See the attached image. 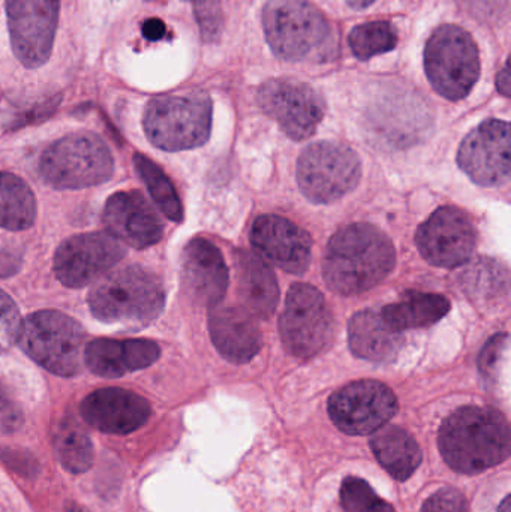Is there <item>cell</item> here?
<instances>
[{
	"instance_id": "obj_1",
	"label": "cell",
	"mask_w": 511,
	"mask_h": 512,
	"mask_svg": "<svg viewBox=\"0 0 511 512\" xmlns=\"http://www.w3.org/2000/svg\"><path fill=\"white\" fill-rule=\"evenodd\" d=\"M396 264L392 240L374 225L351 224L327 245L323 276L341 295H356L380 285Z\"/></svg>"
},
{
	"instance_id": "obj_2",
	"label": "cell",
	"mask_w": 511,
	"mask_h": 512,
	"mask_svg": "<svg viewBox=\"0 0 511 512\" xmlns=\"http://www.w3.org/2000/svg\"><path fill=\"white\" fill-rule=\"evenodd\" d=\"M438 447L453 471L482 474L509 459L510 426L495 409L465 406L444 421Z\"/></svg>"
},
{
	"instance_id": "obj_3",
	"label": "cell",
	"mask_w": 511,
	"mask_h": 512,
	"mask_svg": "<svg viewBox=\"0 0 511 512\" xmlns=\"http://www.w3.org/2000/svg\"><path fill=\"white\" fill-rule=\"evenodd\" d=\"M90 312L98 321L140 330L155 322L165 307V289L156 274L140 265L111 270L93 286Z\"/></svg>"
},
{
	"instance_id": "obj_4",
	"label": "cell",
	"mask_w": 511,
	"mask_h": 512,
	"mask_svg": "<svg viewBox=\"0 0 511 512\" xmlns=\"http://www.w3.org/2000/svg\"><path fill=\"white\" fill-rule=\"evenodd\" d=\"M21 351L42 369L71 378L83 369L86 333L80 322L57 310H39L21 322Z\"/></svg>"
},
{
	"instance_id": "obj_5",
	"label": "cell",
	"mask_w": 511,
	"mask_h": 512,
	"mask_svg": "<svg viewBox=\"0 0 511 512\" xmlns=\"http://www.w3.org/2000/svg\"><path fill=\"white\" fill-rule=\"evenodd\" d=\"M143 125L158 149H197L207 143L212 131V101L203 92L158 96L147 104Z\"/></svg>"
},
{
	"instance_id": "obj_6",
	"label": "cell",
	"mask_w": 511,
	"mask_h": 512,
	"mask_svg": "<svg viewBox=\"0 0 511 512\" xmlns=\"http://www.w3.org/2000/svg\"><path fill=\"white\" fill-rule=\"evenodd\" d=\"M45 183L62 191L93 188L107 182L114 171V159L101 137L77 132L51 144L39 164Z\"/></svg>"
},
{
	"instance_id": "obj_7",
	"label": "cell",
	"mask_w": 511,
	"mask_h": 512,
	"mask_svg": "<svg viewBox=\"0 0 511 512\" xmlns=\"http://www.w3.org/2000/svg\"><path fill=\"white\" fill-rule=\"evenodd\" d=\"M263 27L273 53L291 62L320 54L332 36L329 21L311 0H270Z\"/></svg>"
},
{
	"instance_id": "obj_8",
	"label": "cell",
	"mask_w": 511,
	"mask_h": 512,
	"mask_svg": "<svg viewBox=\"0 0 511 512\" xmlns=\"http://www.w3.org/2000/svg\"><path fill=\"white\" fill-rule=\"evenodd\" d=\"M425 71L435 92L444 98H467L480 77L479 48L473 36L453 24L435 29L426 42Z\"/></svg>"
},
{
	"instance_id": "obj_9",
	"label": "cell",
	"mask_w": 511,
	"mask_h": 512,
	"mask_svg": "<svg viewBox=\"0 0 511 512\" xmlns=\"http://www.w3.org/2000/svg\"><path fill=\"white\" fill-rule=\"evenodd\" d=\"M362 177L359 156L341 143L318 141L297 162L300 191L314 204H330L353 192Z\"/></svg>"
},
{
	"instance_id": "obj_10",
	"label": "cell",
	"mask_w": 511,
	"mask_h": 512,
	"mask_svg": "<svg viewBox=\"0 0 511 512\" xmlns=\"http://www.w3.org/2000/svg\"><path fill=\"white\" fill-rule=\"evenodd\" d=\"M279 334L288 354L302 360L329 348L335 322L326 298L317 288L306 283L291 286L279 318Z\"/></svg>"
},
{
	"instance_id": "obj_11",
	"label": "cell",
	"mask_w": 511,
	"mask_h": 512,
	"mask_svg": "<svg viewBox=\"0 0 511 512\" xmlns=\"http://www.w3.org/2000/svg\"><path fill=\"white\" fill-rule=\"evenodd\" d=\"M261 110L279 123L288 138L308 140L326 113L323 96L303 81L273 78L258 90Z\"/></svg>"
},
{
	"instance_id": "obj_12",
	"label": "cell",
	"mask_w": 511,
	"mask_h": 512,
	"mask_svg": "<svg viewBox=\"0 0 511 512\" xmlns=\"http://www.w3.org/2000/svg\"><path fill=\"white\" fill-rule=\"evenodd\" d=\"M398 412L395 393L383 382L363 379L332 394L329 415L341 432L366 436L386 426Z\"/></svg>"
},
{
	"instance_id": "obj_13",
	"label": "cell",
	"mask_w": 511,
	"mask_h": 512,
	"mask_svg": "<svg viewBox=\"0 0 511 512\" xmlns=\"http://www.w3.org/2000/svg\"><path fill=\"white\" fill-rule=\"evenodd\" d=\"M59 8L60 0H6L12 51L26 68H39L50 59Z\"/></svg>"
},
{
	"instance_id": "obj_14",
	"label": "cell",
	"mask_w": 511,
	"mask_h": 512,
	"mask_svg": "<svg viewBox=\"0 0 511 512\" xmlns=\"http://www.w3.org/2000/svg\"><path fill=\"white\" fill-rule=\"evenodd\" d=\"M125 254L122 243L110 234H78L57 248L54 274L68 288H84L110 273Z\"/></svg>"
},
{
	"instance_id": "obj_15",
	"label": "cell",
	"mask_w": 511,
	"mask_h": 512,
	"mask_svg": "<svg viewBox=\"0 0 511 512\" xmlns=\"http://www.w3.org/2000/svg\"><path fill=\"white\" fill-rule=\"evenodd\" d=\"M458 164L477 185H506L511 173L509 123L492 119L477 126L462 141Z\"/></svg>"
},
{
	"instance_id": "obj_16",
	"label": "cell",
	"mask_w": 511,
	"mask_h": 512,
	"mask_svg": "<svg viewBox=\"0 0 511 512\" xmlns=\"http://www.w3.org/2000/svg\"><path fill=\"white\" fill-rule=\"evenodd\" d=\"M476 243L473 222L455 207H441L420 225L416 233L420 255L435 267L464 265L473 256Z\"/></svg>"
},
{
	"instance_id": "obj_17",
	"label": "cell",
	"mask_w": 511,
	"mask_h": 512,
	"mask_svg": "<svg viewBox=\"0 0 511 512\" xmlns=\"http://www.w3.org/2000/svg\"><path fill=\"white\" fill-rule=\"evenodd\" d=\"M102 221L122 245L146 249L161 242L164 224L141 192H117L105 203Z\"/></svg>"
},
{
	"instance_id": "obj_18",
	"label": "cell",
	"mask_w": 511,
	"mask_h": 512,
	"mask_svg": "<svg viewBox=\"0 0 511 512\" xmlns=\"http://www.w3.org/2000/svg\"><path fill=\"white\" fill-rule=\"evenodd\" d=\"M251 243L261 258L287 273L300 276L311 265V236L281 216H260L252 227Z\"/></svg>"
},
{
	"instance_id": "obj_19",
	"label": "cell",
	"mask_w": 511,
	"mask_h": 512,
	"mask_svg": "<svg viewBox=\"0 0 511 512\" xmlns=\"http://www.w3.org/2000/svg\"><path fill=\"white\" fill-rule=\"evenodd\" d=\"M84 423L107 435H129L149 421L152 408L140 394L125 388H101L80 405Z\"/></svg>"
},
{
	"instance_id": "obj_20",
	"label": "cell",
	"mask_w": 511,
	"mask_h": 512,
	"mask_svg": "<svg viewBox=\"0 0 511 512\" xmlns=\"http://www.w3.org/2000/svg\"><path fill=\"white\" fill-rule=\"evenodd\" d=\"M230 274L221 251L206 239H194L182 254V283L195 303L215 307L227 294Z\"/></svg>"
},
{
	"instance_id": "obj_21",
	"label": "cell",
	"mask_w": 511,
	"mask_h": 512,
	"mask_svg": "<svg viewBox=\"0 0 511 512\" xmlns=\"http://www.w3.org/2000/svg\"><path fill=\"white\" fill-rule=\"evenodd\" d=\"M161 357V349L147 339H96L84 349V364L101 378H122L146 369Z\"/></svg>"
},
{
	"instance_id": "obj_22",
	"label": "cell",
	"mask_w": 511,
	"mask_h": 512,
	"mask_svg": "<svg viewBox=\"0 0 511 512\" xmlns=\"http://www.w3.org/2000/svg\"><path fill=\"white\" fill-rule=\"evenodd\" d=\"M209 331L213 345L230 363H248L263 345L254 318L242 307H212Z\"/></svg>"
},
{
	"instance_id": "obj_23",
	"label": "cell",
	"mask_w": 511,
	"mask_h": 512,
	"mask_svg": "<svg viewBox=\"0 0 511 512\" xmlns=\"http://www.w3.org/2000/svg\"><path fill=\"white\" fill-rule=\"evenodd\" d=\"M234 262L242 309L252 318H269L279 303V286L272 268L261 256L246 251H237Z\"/></svg>"
},
{
	"instance_id": "obj_24",
	"label": "cell",
	"mask_w": 511,
	"mask_h": 512,
	"mask_svg": "<svg viewBox=\"0 0 511 512\" xmlns=\"http://www.w3.org/2000/svg\"><path fill=\"white\" fill-rule=\"evenodd\" d=\"M348 339L356 357L374 363L395 360L404 345V333L390 328L380 309L357 312L348 325Z\"/></svg>"
},
{
	"instance_id": "obj_25",
	"label": "cell",
	"mask_w": 511,
	"mask_h": 512,
	"mask_svg": "<svg viewBox=\"0 0 511 512\" xmlns=\"http://www.w3.org/2000/svg\"><path fill=\"white\" fill-rule=\"evenodd\" d=\"M371 448L380 465L399 481H407L422 463L416 439L398 426H383L374 432Z\"/></svg>"
},
{
	"instance_id": "obj_26",
	"label": "cell",
	"mask_w": 511,
	"mask_h": 512,
	"mask_svg": "<svg viewBox=\"0 0 511 512\" xmlns=\"http://www.w3.org/2000/svg\"><path fill=\"white\" fill-rule=\"evenodd\" d=\"M450 301L440 294L408 291L398 303L380 309L386 324L399 333L437 324L449 313Z\"/></svg>"
},
{
	"instance_id": "obj_27",
	"label": "cell",
	"mask_w": 511,
	"mask_h": 512,
	"mask_svg": "<svg viewBox=\"0 0 511 512\" xmlns=\"http://www.w3.org/2000/svg\"><path fill=\"white\" fill-rule=\"evenodd\" d=\"M36 218V201L32 189L20 177L0 171V228L24 231Z\"/></svg>"
},
{
	"instance_id": "obj_28",
	"label": "cell",
	"mask_w": 511,
	"mask_h": 512,
	"mask_svg": "<svg viewBox=\"0 0 511 512\" xmlns=\"http://www.w3.org/2000/svg\"><path fill=\"white\" fill-rule=\"evenodd\" d=\"M53 444L57 460L69 474H84L92 468L95 459L92 439L75 421L60 424Z\"/></svg>"
},
{
	"instance_id": "obj_29",
	"label": "cell",
	"mask_w": 511,
	"mask_h": 512,
	"mask_svg": "<svg viewBox=\"0 0 511 512\" xmlns=\"http://www.w3.org/2000/svg\"><path fill=\"white\" fill-rule=\"evenodd\" d=\"M134 165L140 174L141 180L146 183L147 191L152 195L158 209L167 216L170 221H183V207L180 203L179 195L174 189L173 183L170 182L164 171L153 164L147 156H134Z\"/></svg>"
},
{
	"instance_id": "obj_30",
	"label": "cell",
	"mask_w": 511,
	"mask_h": 512,
	"mask_svg": "<svg viewBox=\"0 0 511 512\" xmlns=\"http://www.w3.org/2000/svg\"><path fill=\"white\" fill-rule=\"evenodd\" d=\"M348 42L357 59L369 60L392 51L398 44V33L389 21H371L354 27Z\"/></svg>"
},
{
	"instance_id": "obj_31",
	"label": "cell",
	"mask_w": 511,
	"mask_h": 512,
	"mask_svg": "<svg viewBox=\"0 0 511 512\" xmlns=\"http://www.w3.org/2000/svg\"><path fill=\"white\" fill-rule=\"evenodd\" d=\"M341 502L345 512H396L366 481L356 477L345 478L341 487Z\"/></svg>"
},
{
	"instance_id": "obj_32",
	"label": "cell",
	"mask_w": 511,
	"mask_h": 512,
	"mask_svg": "<svg viewBox=\"0 0 511 512\" xmlns=\"http://www.w3.org/2000/svg\"><path fill=\"white\" fill-rule=\"evenodd\" d=\"M191 3L204 41H218L224 27V14L219 0H191Z\"/></svg>"
},
{
	"instance_id": "obj_33",
	"label": "cell",
	"mask_w": 511,
	"mask_h": 512,
	"mask_svg": "<svg viewBox=\"0 0 511 512\" xmlns=\"http://www.w3.org/2000/svg\"><path fill=\"white\" fill-rule=\"evenodd\" d=\"M20 328L21 318L17 304L0 289V354L17 343Z\"/></svg>"
},
{
	"instance_id": "obj_34",
	"label": "cell",
	"mask_w": 511,
	"mask_h": 512,
	"mask_svg": "<svg viewBox=\"0 0 511 512\" xmlns=\"http://www.w3.org/2000/svg\"><path fill=\"white\" fill-rule=\"evenodd\" d=\"M23 424V411L8 388L0 381V429L15 432Z\"/></svg>"
},
{
	"instance_id": "obj_35",
	"label": "cell",
	"mask_w": 511,
	"mask_h": 512,
	"mask_svg": "<svg viewBox=\"0 0 511 512\" xmlns=\"http://www.w3.org/2000/svg\"><path fill=\"white\" fill-rule=\"evenodd\" d=\"M422 512H468V505L461 493L446 489L432 495L423 505Z\"/></svg>"
},
{
	"instance_id": "obj_36",
	"label": "cell",
	"mask_w": 511,
	"mask_h": 512,
	"mask_svg": "<svg viewBox=\"0 0 511 512\" xmlns=\"http://www.w3.org/2000/svg\"><path fill=\"white\" fill-rule=\"evenodd\" d=\"M57 104H59V99H50V101L44 102V104L36 105L32 110L24 111L17 119L12 120L11 129L23 128V126L32 125V123L47 119L56 110Z\"/></svg>"
},
{
	"instance_id": "obj_37",
	"label": "cell",
	"mask_w": 511,
	"mask_h": 512,
	"mask_svg": "<svg viewBox=\"0 0 511 512\" xmlns=\"http://www.w3.org/2000/svg\"><path fill=\"white\" fill-rule=\"evenodd\" d=\"M167 27H165L164 21L159 18H149L144 21L143 24V36L147 41H159L164 38Z\"/></svg>"
},
{
	"instance_id": "obj_38",
	"label": "cell",
	"mask_w": 511,
	"mask_h": 512,
	"mask_svg": "<svg viewBox=\"0 0 511 512\" xmlns=\"http://www.w3.org/2000/svg\"><path fill=\"white\" fill-rule=\"evenodd\" d=\"M20 264V256L14 255V252H0V277L12 276Z\"/></svg>"
},
{
	"instance_id": "obj_39",
	"label": "cell",
	"mask_w": 511,
	"mask_h": 512,
	"mask_svg": "<svg viewBox=\"0 0 511 512\" xmlns=\"http://www.w3.org/2000/svg\"><path fill=\"white\" fill-rule=\"evenodd\" d=\"M497 89L501 95L510 98V69L509 60L504 63V68L497 75Z\"/></svg>"
},
{
	"instance_id": "obj_40",
	"label": "cell",
	"mask_w": 511,
	"mask_h": 512,
	"mask_svg": "<svg viewBox=\"0 0 511 512\" xmlns=\"http://www.w3.org/2000/svg\"><path fill=\"white\" fill-rule=\"evenodd\" d=\"M345 2H347L348 5L351 6V8L365 9L368 8V6H371L372 3L375 2V0H345Z\"/></svg>"
},
{
	"instance_id": "obj_41",
	"label": "cell",
	"mask_w": 511,
	"mask_h": 512,
	"mask_svg": "<svg viewBox=\"0 0 511 512\" xmlns=\"http://www.w3.org/2000/svg\"><path fill=\"white\" fill-rule=\"evenodd\" d=\"M65 512H89L87 510H84L81 505H78L77 502H69V504H66Z\"/></svg>"
},
{
	"instance_id": "obj_42",
	"label": "cell",
	"mask_w": 511,
	"mask_h": 512,
	"mask_svg": "<svg viewBox=\"0 0 511 512\" xmlns=\"http://www.w3.org/2000/svg\"><path fill=\"white\" fill-rule=\"evenodd\" d=\"M498 512H511L510 496H507V498L504 499L503 504H501L500 508H498Z\"/></svg>"
}]
</instances>
